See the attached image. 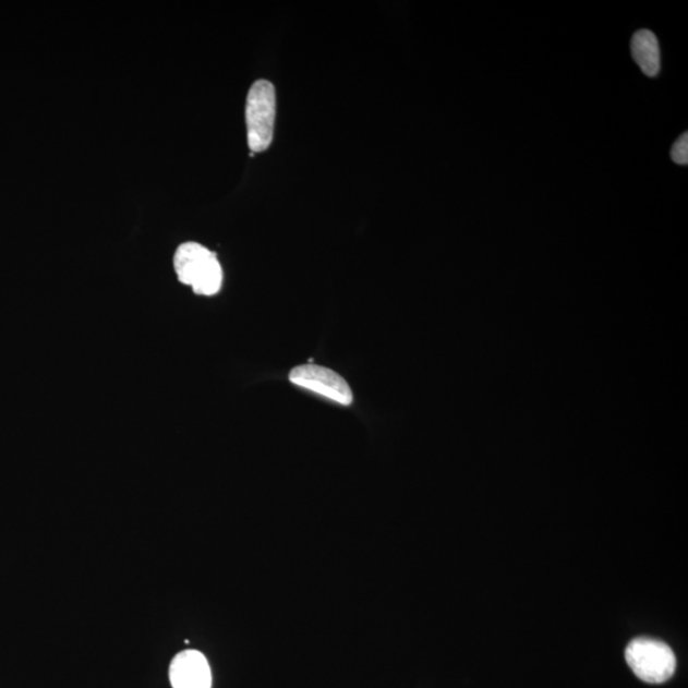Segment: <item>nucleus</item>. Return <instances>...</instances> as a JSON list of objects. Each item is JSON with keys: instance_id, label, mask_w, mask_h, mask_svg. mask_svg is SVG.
Returning a JSON list of instances; mask_svg holds the SVG:
<instances>
[{"instance_id": "nucleus-1", "label": "nucleus", "mask_w": 688, "mask_h": 688, "mask_svg": "<svg viewBox=\"0 0 688 688\" xmlns=\"http://www.w3.org/2000/svg\"><path fill=\"white\" fill-rule=\"evenodd\" d=\"M173 267L181 283L191 286L196 294L214 297L221 290L224 271L217 256L209 249L196 243L178 248Z\"/></svg>"}, {"instance_id": "nucleus-2", "label": "nucleus", "mask_w": 688, "mask_h": 688, "mask_svg": "<svg viewBox=\"0 0 688 688\" xmlns=\"http://www.w3.org/2000/svg\"><path fill=\"white\" fill-rule=\"evenodd\" d=\"M248 145L252 154L268 149L274 141L276 89L266 80L256 81L246 98Z\"/></svg>"}, {"instance_id": "nucleus-3", "label": "nucleus", "mask_w": 688, "mask_h": 688, "mask_svg": "<svg viewBox=\"0 0 688 688\" xmlns=\"http://www.w3.org/2000/svg\"><path fill=\"white\" fill-rule=\"evenodd\" d=\"M626 662L647 684H663L675 675L676 655L665 642L648 638L635 639L626 648Z\"/></svg>"}, {"instance_id": "nucleus-4", "label": "nucleus", "mask_w": 688, "mask_h": 688, "mask_svg": "<svg viewBox=\"0 0 688 688\" xmlns=\"http://www.w3.org/2000/svg\"><path fill=\"white\" fill-rule=\"evenodd\" d=\"M290 382L297 387L315 393L342 406L353 402V393L342 376L333 370L306 364L294 367L290 373Z\"/></svg>"}, {"instance_id": "nucleus-5", "label": "nucleus", "mask_w": 688, "mask_h": 688, "mask_svg": "<svg viewBox=\"0 0 688 688\" xmlns=\"http://www.w3.org/2000/svg\"><path fill=\"white\" fill-rule=\"evenodd\" d=\"M169 677L172 688H212L209 663L198 650H184L173 656Z\"/></svg>"}, {"instance_id": "nucleus-6", "label": "nucleus", "mask_w": 688, "mask_h": 688, "mask_svg": "<svg viewBox=\"0 0 688 688\" xmlns=\"http://www.w3.org/2000/svg\"><path fill=\"white\" fill-rule=\"evenodd\" d=\"M631 52L635 62L648 77H656L661 72V47L650 29H640L632 36Z\"/></svg>"}, {"instance_id": "nucleus-7", "label": "nucleus", "mask_w": 688, "mask_h": 688, "mask_svg": "<svg viewBox=\"0 0 688 688\" xmlns=\"http://www.w3.org/2000/svg\"><path fill=\"white\" fill-rule=\"evenodd\" d=\"M672 160L678 165L688 164V134L680 135L678 141L673 145L671 150Z\"/></svg>"}]
</instances>
